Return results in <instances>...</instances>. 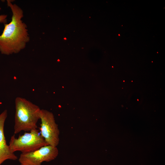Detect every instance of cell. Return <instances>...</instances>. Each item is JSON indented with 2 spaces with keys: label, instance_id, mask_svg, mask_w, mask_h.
<instances>
[{
  "label": "cell",
  "instance_id": "3",
  "mask_svg": "<svg viewBox=\"0 0 165 165\" xmlns=\"http://www.w3.org/2000/svg\"><path fill=\"white\" fill-rule=\"evenodd\" d=\"M30 131L25 132L17 138L14 134L11 137L9 145L13 152L17 151L21 153L29 152L48 145L37 129Z\"/></svg>",
  "mask_w": 165,
  "mask_h": 165
},
{
  "label": "cell",
  "instance_id": "2",
  "mask_svg": "<svg viewBox=\"0 0 165 165\" xmlns=\"http://www.w3.org/2000/svg\"><path fill=\"white\" fill-rule=\"evenodd\" d=\"M15 113L14 134L21 131H30L37 128L41 109L37 105L20 97L15 101Z\"/></svg>",
  "mask_w": 165,
  "mask_h": 165
},
{
  "label": "cell",
  "instance_id": "7",
  "mask_svg": "<svg viewBox=\"0 0 165 165\" xmlns=\"http://www.w3.org/2000/svg\"><path fill=\"white\" fill-rule=\"evenodd\" d=\"M7 16L5 15H0V23H5L6 22Z\"/></svg>",
  "mask_w": 165,
  "mask_h": 165
},
{
  "label": "cell",
  "instance_id": "1",
  "mask_svg": "<svg viewBox=\"0 0 165 165\" xmlns=\"http://www.w3.org/2000/svg\"><path fill=\"white\" fill-rule=\"evenodd\" d=\"M7 4L12 13L11 22L4 24V28L0 35V52L2 54L9 55L19 53L25 48L30 41L26 24L22 18L23 11L18 5L7 0Z\"/></svg>",
  "mask_w": 165,
  "mask_h": 165
},
{
  "label": "cell",
  "instance_id": "5",
  "mask_svg": "<svg viewBox=\"0 0 165 165\" xmlns=\"http://www.w3.org/2000/svg\"><path fill=\"white\" fill-rule=\"evenodd\" d=\"M58 153L57 147L47 145L33 152L21 153L18 161L20 165H41L44 162L55 159Z\"/></svg>",
  "mask_w": 165,
  "mask_h": 165
},
{
  "label": "cell",
  "instance_id": "6",
  "mask_svg": "<svg viewBox=\"0 0 165 165\" xmlns=\"http://www.w3.org/2000/svg\"><path fill=\"white\" fill-rule=\"evenodd\" d=\"M7 116L6 110H5L0 114V165L6 160H15L18 159L14 153L11 151L6 140L4 126Z\"/></svg>",
  "mask_w": 165,
  "mask_h": 165
},
{
  "label": "cell",
  "instance_id": "4",
  "mask_svg": "<svg viewBox=\"0 0 165 165\" xmlns=\"http://www.w3.org/2000/svg\"><path fill=\"white\" fill-rule=\"evenodd\" d=\"M41 120L40 134L48 145L57 147L59 142L60 131L53 113L41 109L39 114Z\"/></svg>",
  "mask_w": 165,
  "mask_h": 165
}]
</instances>
